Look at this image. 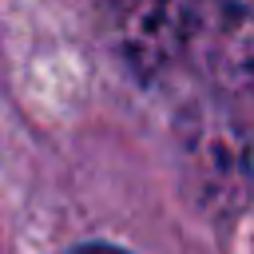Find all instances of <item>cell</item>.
<instances>
[{"instance_id":"obj_2","label":"cell","mask_w":254,"mask_h":254,"mask_svg":"<svg viewBox=\"0 0 254 254\" xmlns=\"http://www.w3.org/2000/svg\"><path fill=\"white\" fill-rule=\"evenodd\" d=\"M198 0H95V24L115 60L155 79L187 56Z\"/></svg>"},{"instance_id":"obj_1","label":"cell","mask_w":254,"mask_h":254,"mask_svg":"<svg viewBox=\"0 0 254 254\" xmlns=\"http://www.w3.org/2000/svg\"><path fill=\"white\" fill-rule=\"evenodd\" d=\"M175 151L183 190L198 214L230 222L246 210L254 190V147L242 115L222 95H202L179 111Z\"/></svg>"},{"instance_id":"obj_4","label":"cell","mask_w":254,"mask_h":254,"mask_svg":"<svg viewBox=\"0 0 254 254\" xmlns=\"http://www.w3.org/2000/svg\"><path fill=\"white\" fill-rule=\"evenodd\" d=\"M71 254H127V250H119V246H79Z\"/></svg>"},{"instance_id":"obj_3","label":"cell","mask_w":254,"mask_h":254,"mask_svg":"<svg viewBox=\"0 0 254 254\" xmlns=\"http://www.w3.org/2000/svg\"><path fill=\"white\" fill-rule=\"evenodd\" d=\"M187 56L222 91H254V0H198Z\"/></svg>"}]
</instances>
